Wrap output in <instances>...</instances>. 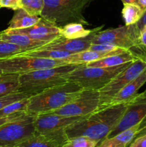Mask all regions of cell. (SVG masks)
Instances as JSON below:
<instances>
[{"mask_svg": "<svg viewBox=\"0 0 146 147\" xmlns=\"http://www.w3.org/2000/svg\"><path fill=\"white\" fill-rule=\"evenodd\" d=\"M92 30H87L80 23H70L61 27V35L67 39H77L90 34Z\"/></svg>", "mask_w": 146, "mask_h": 147, "instance_id": "obj_24", "label": "cell"}, {"mask_svg": "<svg viewBox=\"0 0 146 147\" xmlns=\"http://www.w3.org/2000/svg\"><path fill=\"white\" fill-rule=\"evenodd\" d=\"M144 134H146V125L144 126V127L142 128L141 129L138 130V131H137V134H136L135 136V138L139 137V136H143V135Z\"/></svg>", "mask_w": 146, "mask_h": 147, "instance_id": "obj_38", "label": "cell"}, {"mask_svg": "<svg viewBox=\"0 0 146 147\" xmlns=\"http://www.w3.org/2000/svg\"><path fill=\"white\" fill-rule=\"evenodd\" d=\"M81 65L82 64L70 63L19 75V92L32 96L47 89L66 83L67 81L64 76Z\"/></svg>", "mask_w": 146, "mask_h": 147, "instance_id": "obj_2", "label": "cell"}, {"mask_svg": "<svg viewBox=\"0 0 146 147\" xmlns=\"http://www.w3.org/2000/svg\"><path fill=\"white\" fill-rule=\"evenodd\" d=\"M3 74V72H2V70H1V69H0V76H1V75H2Z\"/></svg>", "mask_w": 146, "mask_h": 147, "instance_id": "obj_40", "label": "cell"}, {"mask_svg": "<svg viewBox=\"0 0 146 147\" xmlns=\"http://www.w3.org/2000/svg\"><path fill=\"white\" fill-rule=\"evenodd\" d=\"M25 52L26 50L22 47L0 38V60L8 58Z\"/></svg>", "mask_w": 146, "mask_h": 147, "instance_id": "obj_27", "label": "cell"}, {"mask_svg": "<svg viewBox=\"0 0 146 147\" xmlns=\"http://www.w3.org/2000/svg\"><path fill=\"white\" fill-rule=\"evenodd\" d=\"M27 114H28L27 112H20V113H14V114L10 115V116H5V117H0V126L5 124V123H9V122L14 121L21 119Z\"/></svg>", "mask_w": 146, "mask_h": 147, "instance_id": "obj_33", "label": "cell"}, {"mask_svg": "<svg viewBox=\"0 0 146 147\" xmlns=\"http://www.w3.org/2000/svg\"><path fill=\"white\" fill-rule=\"evenodd\" d=\"M82 90L80 86L71 82L47 89L29 98L27 112L31 115L50 113L70 103Z\"/></svg>", "mask_w": 146, "mask_h": 147, "instance_id": "obj_3", "label": "cell"}, {"mask_svg": "<svg viewBox=\"0 0 146 147\" xmlns=\"http://www.w3.org/2000/svg\"><path fill=\"white\" fill-rule=\"evenodd\" d=\"M137 124H140L138 130L146 125V89L128 102L123 117L107 137L115 136Z\"/></svg>", "mask_w": 146, "mask_h": 147, "instance_id": "obj_10", "label": "cell"}, {"mask_svg": "<svg viewBox=\"0 0 146 147\" xmlns=\"http://www.w3.org/2000/svg\"><path fill=\"white\" fill-rule=\"evenodd\" d=\"M135 24L137 30L140 32H141L142 30L146 28V9L143 11V14H142V17H140L139 21Z\"/></svg>", "mask_w": 146, "mask_h": 147, "instance_id": "obj_36", "label": "cell"}, {"mask_svg": "<svg viewBox=\"0 0 146 147\" xmlns=\"http://www.w3.org/2000/svg\"><path fill=\"white\" fill-rule=\"evenodd\" d=\"M137 60V59L130 52L127 51L120 54L108 56L96 61L86 63L85 65L87 67H115L129 62H134Z\"/></svg>", "mask_w": 146, "mask_h": 147, "instance_id": "obj_20", "label": "cell"}, {"mask_svg": "<svg viewBox=\"0 0 146 147\" xmlns=\"http://www.w3.org/2000/svg\"><path fill=\"white\" fill-rule=\"evenodd\" d=\"M0 147H15V146H0Z\"/></svg>", "mask_w": 146, "mask_h": 147, "instance_id": "obj_41", "label": "cell"}, {"mask_svg": "<svg viewBox=\"0 0 146 147\" xmlns=\"http://www.w3.org/2000/svg\"><path fill=\"white\" fill-rule=\"evenodd\" d=\"M41 17L40 16L31 15L23 9H19L16 10L11 20L9 23L7 27L8 30H19L29 27L35 24Z\"/></svg>", "mask_w": 146, "mask_h": 147, "instance_id": "obj_21", "label": "cell"}, {"mask_svg": "<svg viewBox=\"0 0 146 147\" xmlns=\"http://www.w3.org/2000/svg\"><path fill=\"white\" fill-rule=\"evenodd\" d=\"M21 9L31 15L40 16L44 8V0H21Z\"/></svg>", "mask_w": 146, "mask_h": 147, "instance_id": "obj_28", "label": "cell"}, {"mask_svg": "<svg viewBox=\"0 0 146 147\" xmlns=\"http://www.w3.org/2000/svg\"><path fill=\"white\" fill-rule=\"evenodd\" d=\"M94 0H44V8L40 17L59 27L70 23L88 24L84 9Z\"/></svg>", "mask_w": 146, "mask_h": 147, "instance_id": "obj_4", "label": "cell"}, {"mask_svg": "<svg viewBox=\"0 0 146 147\" xmlns=\"http://www.w3.org/2000/svg\"><path fill=\"white\" fill-rule=\"evenodd\" d=\"M139 42L140 47L146 59V28L140 32V37H139Z\"/></svg>", "mask_w": 146, "mask_h": 147, "instance_id": "obj_35", "label": "cell"}, {"mask_svg": "<svg viewBox=\"0 0 146 147\" xmlns=\"http://www.w3.org/2000/svg\"><path fill=\"white\" fill-rule=\"evenodd\" d=\"M36 115L27 114L21 119L0 126V146H16L35 134Z\"/></svg>", "mask_w": 146, "mask_h": 147, "instance_id": "obj_9", "label": "cell"}, {"mask_svg": "<svg viewBox=\"0 0 146 147\" xmlns=\"http://www.w3.org/2000/svg\"><path fill=\"white\" fill-rule=\"evenodd\" d=\"M102 26L92 30V32L87 36L82 38L77 39H67L60 35L53 41L50 42L42 47L37 49L44 50H58L68 52L71 54L80 53L89 50L92 45V41L97 32L102 30Z\"/></svg>", "mask_w": 146, "mask_h": 147, "instance_id": "obj_12", "label": "cell"}, {"mask_svg": "<svg viewBox=\"0 0 146 147\" xmlns=\"http://www.w3.org/2000/svg\"><path fill=\"white\" fill-rule=\"evenodd\" d=\"M138 6L143 11L146 9V0H138Z\"/></svg>", "mask_w": 146, "mask_h": 147, "instance_id": "obj_37", "label": "cell"}, {"mask_svg": "<svg viewBox=\"0 0 146 147\" xmlns=\"http://www.w3.org/2000/svg\"><path fill=\"white\" fill-rule=\"evenodd\" d=\"M140 124L127 129L112 137H107L102 141L97 147H128L135 138Z\"/></svg>", "mask_w": 146, "mask_h": 147, "instance_id": "obj_19", "label": "cell"}, {"mask_svg": "<svg viewBox=\"0 0 146 147\" xmlns=\"http://www.w3.org/2000/svg\"><path fill=\"white\" fill-rule=\"evenodd\" d=\"M10 30L26 34L36 41L45 42L47 43L53 41L61 35L60 27L42 17L35 24L29 27Z\"/></svg>", "mask_w": 146, "mask_h": 147, "instance_id": "obj_14", "label": "cell"}, {"mask_svg": "<svg viewBox=\"0 0 146 147\" xmlns=\"http://www.w3.org/2000/svg\"><path fill=\"white\" fill-rule=\"evenodd\" d=\"M21 54L24 55L31 56V57L53 59V60H64L72 55L71 53L63 50H44V49H35V50L27 51Z\"/></svg>", "mask_w": 146, "mask_h": 147, "instance_id": "obj_23", "label": "cell"}, {"mask_svg": "<svg viewBox=\"0 0 146 147\" xmlns=\"http://www.w3.org/2000/svg\"><path fill=\"white\" fill-rule=\"evenodd\" d=\"M145 69L146 62L137 59L127 68L113 78L104 87L99 90L100 103L97 111L107 108L112 98L126 85L140 76Z\"/></svg>", "mask_w": 146, "mask_h": 147, "instance_id": "obj_8", "label": "cell"}, {"mask_svg": "<svg viewBox=\"0 0 146 147\" xmlns=\"http://www.w3.org/2000/svg\"><path fill=\"white\" fill-rule=\"evenodd\" d=\"M66 64L68 63L64 60L42 58L19 54L0 60V69L3 73L21 75Z\"/></svg>", "mask_w": 146, "mask_h": 147, "instance_id": "obj_7", "label": "cell"}, {"mask_svg": "<svg viewBox=\"0 0 146 147\" xmlns=\"http://www.w3.org/2000/svg\"><path fill=\"white\" fill-rule=\"evenodd\" d=\"M89 115L82 116H65L52 113L36 115L34 119L35 131L37 133H46L65 129L67 126L85 119Z\"/></svg>", "mask_w": 146, "mask_h": 147, "instance_id": "obj_13", "label": "cell"}, {"mask_svg": "<svg viewBox=\"0 0 146 147\" xmlns=\"http://www.w3.org/2000/svg\"><path fill=\"white\" fill-rule=\"evenodd\" d=\"M65 129L37 133L15 147H63L68 141Z\"/></svg>", "mask_w": 146, "mask_h": 147, "instance_id": "obj_15", "label": "cell"}, {"mask_svg": "<svg viewBox=\"0 0 146 147\" xmlns=\"http://www.w3.org/2000/svg\"><path fill=\"white\" fill-rule=\"evenodd\" d=\"M11 9L13 10H17L21 8V0H0V8Z\"/></svg>", "mask_w": 146, "mask_h": 147, "instance_id": "obj_32", "label": "cell"}, {"mask_svg": "<svg viewBox=\"0 0 146 147\" xmlns=\"http://www.w3.org/2000/svg\"><path fill=\"white\" fill-rule=\"evenodd\" d=\"M123 1V4H136L138 5V0H121Z\"/></svg>", "mask_w": 146, "mask_h": 147, "instance_id": "obj_39", "label": "cell"}, {"mask_svg": "<svg viewBox=\"0 0 146 147\" xmlns=\"http://www.w3.org/2000/svg\"><path fill=\"white\" fill-rule=\"evenodd\" d=\"M0 38L22 47L26 50V52L40 48L47 44L45 42L36 41L26 34L16 32L7 29L0 32Z\"/></svg>", "mask_w": 146, "mask_h": 147, "instance_id": "obj_17", "label": "cell"}, {"mask_svg": "<svg viewBox=\"0 0 146 147\" xmlns=\"http://www.w3.org/2000/svg\"><path fill=\"white\" fill-rule=\"evenodd\" d=\"M127 51H128V50H125V49L123 48H120L117 50L109 52V53H101V52L87 50H85V51L80 52V53L72 54L68 57L64 59V60L68 64H70V63H72V64H86V63L96 61V60H100V59L108 57V56L120 54V53H125V52Z\"/></svg>", "mask_w": 146, "mask_h": 147, "instance_id": "obj_18", "label": "cell"}, {"mask_svg": "<svg viewBox=\"0 0 146 147\" xmlns=\"http://www.w3.org/2000/svg\"><path fill=\"white\" fill-rule=\"evenodd\" d=\"M133 63L107 67H87L82 64L64 76V78L67 82L77 84L82 90H100Z\"/></svg>", "mask_w": 146, "mask_h": 147, "instance_id": "obj_5", "label": "cell"}, {"mask_svg": "<svg viewBox=\"0 0 146 147\" xmlns=\"http://www.w3.org/2000/svg\"><path fill=\"white\" fill-rule=\"evenodd\" d=\"M99 103V90H82L80 95L70 103L50 113L65 116H87L97 111Z\"/></svg>", "mask_w": 146, "mask_h": 147, "instance_id": "obj_11", "label": "cell"}, {"mask_svg": "<svg viewBox=\"0 0 146 147\" xmlns=\"http://www.w3.org/2000/svg\"><path fill=\"white\" fill-rule=\"evenodd\" d=\"M128 147H146V134L134 139Z\"/></svg>", "mask_w": 146, "mask_h": 147, "instance_id": "obj_34", "label": "cell"}, {"mask_svg": "<svg viewBox=\"0 0 146 147\" xmlns=\"http://www.w3.org/2000/svg\"><path fill=\"white\" fill-rule=\"evenodd\" d=\"M98 142L85 136H78L68 139L63 147H96Z\"/></svg>", "mask_w": 146, "mask_h": 147, "instance_id": "obj_29", "label": "cell"}, {"mask_svg": "<svg viewBox=\"0 0 146 147\" xmlns=\"http://www.w3.org/2000/svg\"><path fill=\"white\" fill-rule=\"evenodd\" d=\"M19 75L3 73L0 76V97L18 92L19 89Z\"/></svg>", "mask_w": 146, "mask_h": 147, "instance_id": "obj_22", "label": "cell"}, {"mask_svg": "<svg viewBox=\"0 0 146 147\" xmlns=\"http://www.w3.org/2000/svg\"><path fill=\"white\" fill-rule=\"evenodd\" d=\"M146 83V69L136 78L126 85L112 98L108 106L122 104L130 101L137 94L140 88ZM107 106V107H108Z\"/></svg>", "mask_w": 146, "mask_h": 147, "instance_id": "obj_16", "label": "cell"}, {"mask_svg": "<svg viewBox=\"0 0 146 147\" xmlns=\"http://www.w3.org/2000/svg\"><path fill=\"white\" fill-rule=\"evenodd\" d=\"M29 98H25L18 101L11 103L3 108L0 110V117H5L20 112H27L29 104Z\"/></svg>", "mask_w": 146, "mask_h": 147, "instance_id": "obj_26", "label": "cell"}, {"mask_svg": "<svg viewBox=\"0 0 146 147\" xmlns=\"http://www.w3.org/2000/svg\"><path fill=\"white\" fill-rule=\"evenodd\" d=\"M29 97H30V96L26 93L19 91L11 93L9 95H7V96H3V97H0V110L7 106V105L10 104V103Z\"/></svg>", "mask_w": 146, "mask_h": 147, "instance_id": "obj_30", "label": "cell"}, {"mask_svg": "<svg viewBox=\"0 0 146 147\" xmlns=\"http://www.w3.org/2000/svg\"><path fill=\"white\" fill-rule=\"evenodd\" d=\"M140 32L136 24L121 26L114 29L100 30L93 37L92 44H108L128 50L137 59L146 62L139 42Z\"/></svg>", "mask_w": 146, "mask_h": 147, "instance_id": "obj_6", "label": "cell"}, {"mask_svg": "<svg viewBox=\"0 0 146 147\" xmlns=\"http://www.w3.org/2000/svg\"><path fill=\"white\" fill-rule=\"evenodd\" d=\"M143 13V11L138 5L130 4H124L122 10V15L125 25L136 24L142 17Z\"/></svg>", "mask_w": 146, "mask_h": 147, "instance_id": "obj_25", "label": "cell"}, {"mask_svg": "<svg viewBox=\"0 0 146 147\" xmlns=\"http://www.w3.org/2000/svg\"><path fill=\"white\" fill-rule=\"evenodd\" d=\"M127 103L108 106L94 112L65 129L68 139L85 136L98 142L108 136L127 109Z\"/></svg>", "mask_w": 146, "mask_h": 147, "instance_id": "obj_1", "label": "cell"}, {"mask_svg": "<svg viewBox=\"0 0 146 147\" xmlns=\"http://www.w3.org/2000/svg\"><path fill=\"white\" fill-rule=\"evenodd\" d=\"M118 49H120V47L108 44H92L89 50H93V51L101 52V53H109V52L117 50Z\"/></svg>", "mask_w": 146, "mask_h": 147, "instance_id": "obj_31", "label": "cell"}]
</instances>
